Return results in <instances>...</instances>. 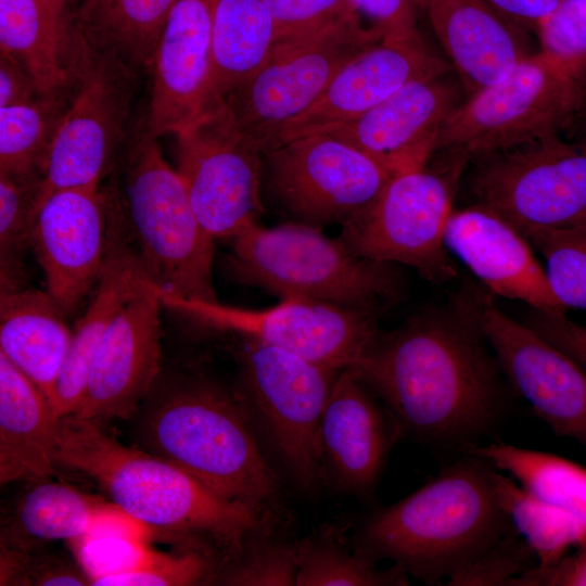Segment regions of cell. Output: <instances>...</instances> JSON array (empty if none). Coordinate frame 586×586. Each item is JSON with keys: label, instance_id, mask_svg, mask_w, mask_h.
<instances>
[{"label": "cell", "instance_id": "29", "mask_svg": "<svg viewBox=\"0 0 586 586\" xmlns=\"http://www.w3.org/2000/svg\"><path fill=\"white\" fill-rule=\"evenodd\" d=\"M18 499L1 528V546L30 550L55 540L74 542L87 535L118 508L68 484L39 480Z\"/></svg>", "mask_w": 586, "mask_h": 586}, {"label": "cell", "instance_id": "46", "mask_svg": "<svg viewBox=\"0 0 586 586\" xmlns=\"http://www.w3.org/2000/svg\"><path fill=\"white\" fill-rule=\"evenodd\" d=\"M509 586H586V542L551 564L526 570Z\"/></svg>", "mask_w": 586, "mask_h": 586}, {"label": "cell", "instance_id": "16", "mask_svg": "<svg viewBox=\"0 0 586 586\" xmlns=\"http://www.w3.org/2000/svg\"><path fill=\"white\" fill-rule=\"evenodd\" d=\"M271 189L298 221L341 225L371 203L392 175L351 144L321 132L265 154Z\"/></svg>", "mask_w": 586, "mask_h": 586}, {"label": "cell", "instance_id": "35", "mask_svg": "<svg viewBox=\"0 0 586 586\" xmlns=\"http://www.w3.org/2000/svg\"><path fill=\"white\" fill-rule=\"evenodd\" d=\"M466 451L485 458L530 492L586 523L585 467L558 455L500 441L476 445Z\"/></svg>", "mask_w": 586, "mask_h": 586}, {"label": "cell", "instance_id": "14", "mask_svg": "<svg viewBox=\"0 0 586 586\" xmlns=\"http://www.w3.org/2000/svg\"><path fill=\"white\" fill-rule=\"evenodd\" d=\"M177 170L203 228L233 239L257 224L263 206L257 143L240 128L222 99L176 135Z\"/></svg>", "mask_w": 586, "mask_h": 586}, {"label": "cell", "instance_id": "13", "mask_svg": "<svg viewBox=\"0 0 586 586\" xmlns=\"http://www.w3.org/2000/svg\"><path fill=\"white\" fill-rule=\"evenodd\" d=\"M155 289L163 307L204 327L252 339L341 370L351 369L379 333L377 314L323 302L289 298L271 308L256 310Z\"/></svg>", "mask_w": 586, "mask_h": 586}, {"label": "cell", "instance_id": "5", "mask_svg": "<svg viewBox=\"0 0 586 586\" xmlns=\"http://www.w3.org/2000/svg\"><path fill=\"white\" fill-rule=\"evenodd\" d=\"M112 187L126 237L148 279L161 291L217 301L214 238L203 228L177 169L164 158L145 122Z\"/></svg>", "mask_w": 586, "mask_h": 586}, {"label": "cell", "instance_id": "34", "mask_svg": "<svg viewBox=\"0 0 586 586\" xmlns=\"http://www.w3.org/2000/svg\"><path fill=\"white\" fill-rule=\"evenodd\" d=\"M73 84L63 90L0 107V174L40 178L69 104Z\"/></svg>", "mask_w": 586, "mask_h": 586}, {"label": "cell", "instance_id": "6", "mask_svg": "<svg viewBox=\"0 0 586 586\" xmlns=\"http://www.w3.org/2000/svg\"><path fill=\"white\" fill-rule=\"evenodd\" d=\"M226 268L238 282L262 288L281 301L300 298L378 314L398 294L391 264L352 253L319 227L258 224L232 239Z\"/></svg>", "mask_w": 586, "mask_h": 586}, {"label": "cell", "instance_id": "20", "mask_svg": "<svg viewBox=\"0 0 586 586\" xmlns=\"http://www.w3.org/2000/svg\"><path fill=\"white\" fill-rule=\"evenodd\" d=\"M215 2L176 0L166 20L150 65L153 81L144 119L156 138L176 136L224 99L212 80Z\"/></svg>", "mask_w": 586, "mask_h": 586}, {"label": "cell", "instance_id": "45", "mask_svg": "<svg viewBox=\"0 0 586 586\" xmlns=\"http://www.w3.org/2000/svg\"><path fill=\"white\" fill-rule=\"evenodd\" d=\"M525 323L586 369V324L570 320L564 313L535 309Z\"/></svg>", "mask_w": 586, "mask_h": 586}, {"label": "cell", "instance_id": "47", "mask_svg": "<svg viewBox=\"0 0 586 586\" xmlns=\"http://www.w3.org/2000/svg\"><path fill=\"white\" fill-rule=\"evenodd\" d=\"M40 94L27 69L11 55L0 52V107L26 103Z\"/></svg>", "mask_w": 586, "mask_h": 586}, {"label": "cell", "instance_id": "42", "mask_svg": "<svg viewBox=\"0 0 586 586\" xmlns=\"http://www.w3.org/2000/svg\"><path fill=\"white\" fill-rule=\"evenodd\" d=\"M537 565V558L514 530L447 585L509 586L512 578Z\"/></svg>", "mask_w": 586, "mask_h": 586}, {"label": "cell", "instance_id": "39", "mask_svg": "<svg viewBox=\"0 0 586 586\" xmlns=\"http://www.w3.org/2000/svg\"><path fill=\"white\" fill-rule=\"evenodd\" d=\"M216 559L201 550L165 553L153 549L132 568L101 577L92 586H188L207 584Z\"/></svg>", "mask_w": 586, "mask_h": 586}, {"label": "cell", "instance_id": "15", "mask_svg": "<svg viewBox=\"0 0 586 586\" xmlns=\"http://www.w3.org/2000/svg\"><path fill=\"white\" fill-rule=\"evenodd\" d=\"M456 302L487 340L514 391L557 435L586 448V369L506 315L488 292L467 286Z\"/></svg>", "mask_w": 586, "mask_h": 586}, {"label": "cell", "instance_id": "27", "mask_svg": "<svg viewBox=\"0 0 586 586\" xmlns=\"http://www.w3.org/2000/svg\"><path fill=\"white\" fill-rule=\"evenodd\" d=\"M47 291L0 293V353L31 380L50 405L73 332Z\"/></svg>", "mask_w": 586, "mask_h": 586}, {"label": "cell", "instance_id": "32", "mask_svg": "<svg viewBox=\"0 0 586 586\" xmlns=\"http://www.w3.org/2000/svg\"><path fill=\"white\" fill-rule=\"evenodd\" d=\"M349 524L328 522L296 538L295 586H404L409 575L398 564L380 569L378 560L357 548Z\"/></svg>", "mask_w": 586, "mask_h": 586}, {"label": "cell", "instance_id": "24", "mask_svg": "<svg viewBox=\"0 0 586 586\" xmlns=\"http://www.w3.org/2000/svg\"><path fill=\"white\" fill-rule=\"evenodd\" d=\"M424 12L468 97L536 52L530 33L487 0H424Z\"/></svg>", "mask_w": 586, "mask_h": 586}, {"label": "cell", "instance_id": "3", "mask_svg": "<svg viewBox=\"0 0 586 586\" xmlns=\"http://www.w3.org/2000/svg\"><path fill=\"white\" fill-rule=\"evenodd\" d=\"M139 411L148 451L227 499L260 512L283 508L282 476L260 447L233 385L194 369L170 378L161 373Z\"/></svg>", "mask_w": 586, "mask_h": 586}, {"label": "cell", "instance_id": "41", "mask_svg": "<svg viewBox=\"0 0 586 586\" xmlns=\"http://www.w3.org/2000/svg\"><path fill=\"white\" fill-rule=\"evenodd\" d=\"M0 585L82 586L90 581L79 564L56 553L1 547Z\"/></svg>", "mask_w": 586, "mask_h": 586}, {"label": "cell", "instance_id": "49", "mask_svg": "<svg viewBox=\"0 0 586 586\" xmlns=\"http://www.w3.org/2000/svg\"><path fill=\"white\" fill-rule=\"evenodd\" d=\"M47 1L54 10L64 15H71L68 13V7L74 0H44Z\"/></svg>", "mask_w": 586, "mask_h": 586}, {"label": "cell", "instance_id": "26", "mask_svg": "<svg viewBox=\"0 0 586 586\" xmlns=\"http://www.w3.org/2000/svg\"><path fill=\"white\" fill-rule=\"evenodd\" d=\"M59 419L40 388L0 353V483L55 474Z\"/></svg>", "mask_w": 586, "mask_h": 586}, {"label": "cell", "instance_id": "31", "mask_svg": "<svg viewBox=\"0 0 586 586\" xmlns=\"http://www.w3.org/2000/svg\"><path fill=\"white\" fill-rule=\"evenodd\" d=\"M176 0H84L73 16L94 49L111 52L135 69L149 67Z\"/></svg>", "mask_w": 586, "mask_h": 586}, {"label": "cell", "instance_id": "12", "mask_svg": "<svg viewBox=\"0 0 586 586\" xmlns=\"http://www.w3.org/2000/svg\"><path fill=\"white\" fill-rule=\"evenodd\" d=\"M477 203L525 238L586 225V144L555 135L484 157L472 179Z\"/></svg>", "mask_w": 586, "mask_h": 586}, {"label": "cell", "instance_id": "38", "mask_svg": "<svg viewBox=\"0 0 586 586\" xmlns=\"http://www.w3.org/2000/svg\"><path fill=\"white\" fill-rule=\"evenodd\" d=\"M545 258L548 284L563 308L586 310V225L526 237Z\"/></svg>", "mask_w": 586, "mask_h": 586}, {"label": "cell", "instance_id": "1", "mask_svg": "<svg viewBox=\"0 0 586 586\" xmlns=\"http://www.w3.org/2000/svg\"><path fill=\"white\" fill-rule=\"evenodd\" d=\"M352 370L402 434L466 451L492 431L502 405L501 369L487 340L455 302L379 333Z\"/></svg>", "mask_w": 586, "mask_h": 586}, {"label": "cell", "instance_id": "37", "mask_svg": "<svg viewBox=\"0 0 586 586\" xmlns=\"http://www.w3.org/2000/svg\"><path fill=\"white\" fill-rule=\"evenodd\" d=\"M40 186V178L0 174V293L23 288V262L30 249Z\"/></svg>", "mask_w": 586, "mask_h": 586}, {"label": "cell", "instance_id": "28", "mask_svg": "<svg viewBox=\"0 0 586 586\" xmlns=\"http://www.w3.org/2000/svg\"><path fill=\"white\" fill-rule=\"evenodd\" d=\"M74 31L72 15L44 0H0V52L17 60L41 93L68 88Z\"/></svg>", "mask_w": 586, "mask_h": 586}, {"label": "cell", "instance_id": "25", "mask_svg": "<svg viewBox=\"0 0 586 586\" xmlns=\"http://www.w3.org/2000/svg\"><path fill=\"white\" fill-rule=\"evenodd\" d=\"M145 280L149 279L126 237L119 213L111 206L104 268L74 328L51 400L56 419L73 415L78 408L105 332L123 305Z\"/></svg>", "mask_w": 586, "mask_h": 586}, {"label": "cell", "instance_id": "2", "mask_svg": "<svg viewBox=\"0 0 586 586\" xmlns=\"http://www.w3.org/2000/svg\"><path fill=\"white\" fill-rule=\"evenodd\" d=\"M55 460L91 479L151 536L216 560L233 551L263 513L218 495L164 457L122 444L99 422L73 415L59 419Z\"/></svg>", "mask_w": 586, "mask_h": 586}, {"label": "cell", "instance_id": "48", "mask_svg": "<svg viewBox=\"0 0 586 586\" xmlns=\"http://www.w3.org/2000/svg\"><path fill=\"white\" fill-rule=\"evenodd\" d=\"M517 26L537 35L560 0H487Z\"/></svg>", "mask_w": 586, "mask_h": 586}, {"label": "cell", "instance_id": "21", "mask_svg": "<svg viewBox=\"0 0 586 586\" xmlns=\"http://www.w3.org/2000/svg\"><path fill=\"white\" fill-rule=\"evenodd\" d=\"M400 436L382 402L352 370H342L320 425L322 484L345 495L370 498Z\"/></svg>", "mask_w": 586, "mask_h": 586}, {"label": "cell", "instance_id": "33", "mask_svg": "<svg viewBox=\"0 0 586 586\" xmlns=\"http://www.w3.org/2000/svg\"><path fill=\"white\" fill-rule=\"evenodd\" d=\"M283 508L265 511L239 546L216 562L212 584L295 586L296 538Z\"/></svg>", "mask_w": 586, "mask_h": 586}, {"label": "cell", "instance_id": "4", "mask_svg": "<svg viewBox=\"0 0 586 586\" xmlns=\"http://www.w3.org/2000/svg\"><path fill=\"white\" fill-rule=\"evenodd\" d=\"M495 471L466 451L413 493L370 513L354 545L425 584L450 582L515 530L499 502Z\"/></svg>", "mask_w": 586, "mask_h": 586}, {"label": "cell", "instance_id": "44", "mask_svg": "<svg viewBox=\"0 0 586 586\" xmlns=\"http://www.w3.org/2000/svg\"><path fill=\"white\" fill-rule=\"evenodd\" d=\"M360 16L367 17L383 38H403L418 34L419 14L424 0H351Z\"/></svg>", "mask_w": 586, "mask_h": 586}, {"label": "cell", "instance_id": "40", "mask_svg": "<svg viewBox=\"0 0 586 586\" xmlns=\"http://www.w3.org/2000/svg\"><path fill=\"white\" fill-rule=\"evenodd\" d=\"M539 51L576 77L586 72V0H560L540 26Z\"/></svg>", "mask_w": 586, "mask_h": 586}, {"label": "cell", "instance_id": "8", "mask_svg": "<svg viewBox=\"0 0 586 586\" xmlns=\"http://www.w3.org/2000/svg\"><path fill=\"white\" fill-rule=\"evenodd\" d=\"M69 69L74 93L50 148L38 206L67 188H100L127 139L136 71L92 48L74 25Z\"/></svg>", "mask_w": 586, "mask_h": 586}, {"label": "cell", "instance_id": "9", "mask_svg": "<svg viewBox=\"0 0 586 586\" xmlns=\"http://www.w3.org/2000/svg\"><path fill=\"white\" fill-rule=\"evenodd\" d=\"M581 82L538 50L460 102L442 127L437 149L467 161L552 136L577 106Z\"/></svg>", "mask_w": 586, "mask_h": 586}, {"label": "cell", "instance_id": "11", "mask_svg": "<svg viewBox=\"0 0 586 586\" xmlns=\"http://www.w3.org/2000/svg\"><path fill=\"white\" fill-rule=\"evenodd\" d=\"M382 38L358 16L279 39L264 65L224 100L265 155L273 135L311 106L346 62Z\"/></svg>", "mask_w": 586, "mask_h": 586}, {"label": "cell", "instance_id": "30", "mask_svg": "<svg viewBox=\"0 0 586 586\" xmlns=\"http://www.w3.org/2000/svg\"><path fill=\"white\" fill-rule=\"evenodd\" d=\"M279 40L264 0H216L212 25V80L225 98L252 77Z\"/></svg>", "mask_w": 586, "mask_h": 586}, {"label": "cell", "instance_id": "36", "mask_svg": "<svg viewBox=\"0 0 586 586\" xmlns=\"http://www.w3.org/2000/svg\"><path fill=\"white\" fill-rule=\"evenodd\" d=\"M495 486L513 527L536 555L537 565L551 564L586 542V523L497 469Z\"/></svg>", "mask_w": 586, "mask_h": 586}, {"label": "cell", "instance_id": "17", "mask_svg": "<svg viewBox=\"0 0 586 586\" xmlns=\"http://www.w3.org/2000/svg\"><path fill=\"white\" fill-rule=\"evenodd\" d=\"M110 188H67L39 204L29 246L40 265L46 291L66 316L93 292L106 260Z\"/></svg>", "mask_w": 586, "mask_h": 586}, {"label": "cell", "instance_id": "19", "mask_svg": "<svg viewBox=\"0 0 586 586\" xmlns=\"http://www.w3.org/2000/svg\"><path fill=\"white\" fill-rule=\"evenodd\" d=\"M450 69L425 47L419 33L382 38L346 62L315 103L273 135L265 154L288 141L345 125L407 84Z\"/></svg>", "mask_w": 586, "mask_h": 586}, {"label": "cell", "instance_id": "7", "mask_svg": "<svg viewBox=\"0 0 586 586\" xmlns=\"http://www.w3.org/2000/svg\"><path fill=\"white\" fill-rule=\"evenodd\" d=\"M240 337L233 387L256 438L281 476L305 495H317L323 485L320 425L342 370Z\"/></svg>", "mask_w": 586, "mask_h": 586}, {"label": "cell", "instance_id": "22", "mask_svg": "<svg viewBox=\"0 0 586 586\" xmlns=\"http://www.w3.org/2000/svg\"><path fill=\"white\" fill-rule=\"evenodd\" d=\"M440 74L413 80L358 118L327 133L356 148L392 176L425 166L458 101Z\"/></svg>", "mask_w": 586, "mask_h": 586}, {"label": "cell", "instance_id": "10", "mask_svg": "<svg viewBox=\"0 0 586 586\" xmlns=\"http://www.w3.org/2000/svg\"><path fill=\"white\" fill-rule=\"evenodd\" d=\"M462 163L447 173L423 166L392 176L371 203L342 224L337 239L357 256L404 264L435 282L451 279L456 272L444 233Z\"/></svg>", "mask_w": 586, "mask_h": 586}, {"label": "cell", "instance_id": "18", "mask_svg": "<svg viewBox=\"0 0 586 586\" xmlns=\"http://www.w3.org/2000/svg\"><path fill=\"white\" fill-rule=\"evenodd\" d=\"M162 307L145 280L105 332L73 416L101 423L138 413L162 373Z\"/></svg>", "mask_w": 586, "mask_h": 586}, {"label": "cell", "instance_id": "23", "mask_svg": "<svg viewBox=\"0 0 586 586\" xmlns=\"http://www.w3.org/2000/svg\"><path fill=\"white\" fill-rule=\"evenodd\" d=\"M444 243L491 294L518 300L532 309L564 313L530 241L508 220L476 203L453 209Z\"/></svg>", "mask_w": 586, "mask_h": 586}, {"label": "cell", "instance_id": "43", "mask_svg": "<svg viewBox=\"0 0 586 586\" xmlns=\"http://www.w3.org/2000/svg\"><path fill=\"white\" fill-rule=\"evenodd\" d=\"M264 2L273 17L279 39L318 31L360 16L351 0H264Z\"/></svg>", "mask_w": 586, "mask_h": 586}]
</instances>
